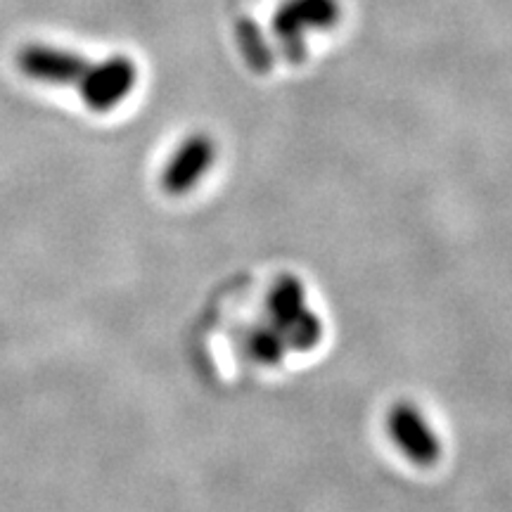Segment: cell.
I'll use <instances>...</instances> for the list:
<instances>
[{
	"mask_svg": "<svg viewBox=\"0 0 512 512\" xmlns=\"http://www.w3.org/2000/svg\"><path fill=\"white\" fill-rule=\"evenodd\" d=\"M136 83V62L128 60L126 55H112L98 64H91L76 86H79L83 102L93 112H110L131 95Z\"/></svg>",
	"mask_w": 512,
	"mask_h": 512,
	"instance_id": "6da1fadb",
	"label": "cell"
},
{
	"mask_svg": "<svg viewBox=\"0 0 512 512\" xmlns=\"http://www.w3.org/2000/svg\"><path fill=\"white\" fill-rule=\"evenodd\" d=\"M389 437L401 448L403 456L420 467H430L441 458V441L420 408L413 403H396L387 418Z\"/></svg>",
	"mask_w": 512,
	"mask_h": 512,
	"instance_id": "7a4b0ae2",
	"label": "cell"
},
{
	"mask_svg": "<svg viewBox=\"0 0 512 512\" xmlns=\"http://www.w3.org/2000/svg\"><path fill=\"white\" fill-rule=\"evenodd\" d=\"M17 67L31 81L48 83V86H76L88 72L91 62L72 50L34 43L19 50Z\"/></svg>",
	"mask_w": 512,
	"mask_h": 512,
	"instance_id": "3957f363",
	"label": "cell"
},
{
	"mask_svg": "<svg viewBox=\"0 0 512 512\" xmlns=\"http://www.w3.org/2000/svg\"><path fill=\"white\" fill-rule=\"evenodd\" d=\"M216 162V143L204 133L183 140V145L174 152L169 164L164 166L162 188L169 195L181 197L190 192L207 176V171Z\"/></svg>",
	"mask_w": 512,
	"mask_h": 512,
	"instance_id": "277c9868",
	"label": "cell"
},
{
	"mask_svg": "<svg viewBox=\"0 0 512 512\" xmlns=\"http://www.w3.org/2000/svg\"><path fill=\"white\" fill-rule=\"evenodd\" d=\"M342 15L339 0H285L273 17V27L287 43H299L306 31L332 29Z\"/></svg>",
	"mask_w": 512,
	"mask_h": 512,
	"instance_id": "5b68a950",
	"label": "cell"
},
{
	"mask_svg": "<svg viewBox=\"0 0 512 512\" xmlns=\"http://www.w3.org/2000/svg\"><path fill=\"white\" fill-rule=\"evenodd\" d=\"M306 311H309V306H306V292L302 283L297 278H292V275L280 278L273 285V290L268 292V316H271V325L280 335L290 325L297 323Z\"/></svg>",
	"mask_w": 512,
	"mask_h": 512,
	"instance_id": "8992f818",
	"label": "cell"
},
{
	"mask_svg": "<svg viewBox=\"0 0 512 512\" xmlns=\"http://www.w3.org/2000/svg\"><path fill=\"white\" fill-rule=\"evenodd\" d=\"M247 351L256 363L278 366L290 349H287L285 337L273 325H256L247 335Z\"/></svg>",
	"mask_w": 512,
	"mask_h": 512,
	"instance_id": "52a82bcc",
	"label": "cell"
}]
</instances>
